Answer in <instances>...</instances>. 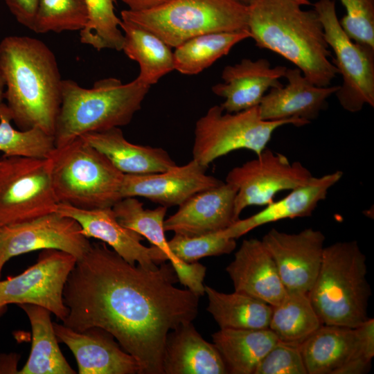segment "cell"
<instances>
[{"instance_id":"obj_1","label":"cell","mask_w":374,"mask_h":374,"mask_svg":"<svg viewBox=\"0 0 374 374\" xmlns=\"http://www.w3.org/2000/svg\"><path fill=\"white\" fill-rule=\"evenodd\" d=\"M131 265L107 244L91 243L65 283L63 324L77 331L100 328L135 359L139 374H163L167 335L193 322L199 296L175 287L172 265Z\"/></svg>"},{"instance_id":"obj_2","label":"cell","mask_w":374,"mask_h":374,"mask_svg":"<svg viewBox=\"0 0 374 374\" xmlns=\"http://www.w3.org/2000/svg\"><path fill=\"white\" fill-rule=\"evenodd\" d=\"M0 71L5 103L17 127H38L54 136L62 80L51 48L34 37L7 36L0 42Z\"/></svg>"},{"instance_id":"obj_3","label":"cell","mask_w":374,"mask_h":374,"mask_svg":"<svg viewBox=\"0 0 374 374\" xmlns=\"http://www.w3.org/2000/svg\"><path fill=\"white\" fill-rule=\"evenodd\" d=\"M248 30L256 46L294 64L318 87H328L338 70L314 10H304L295 0H251Z\"/></svg>"},{"instance_id":"obj_4","label":"cell","mask_w":374,"mask_h":374,"mask_svg":"<svg viewBox=\"0 0 374 374\" xmlns=\"http://www.w3.org/2000/svg\"><path fill=\"white\" fill-rule=\"evenodd\" d=\"M150 87L137 78L123 84L115 78L96 81L90 89L62 80V102L54 133L55 148L89 133L128 125Z\"/></svg>"},{"instance_id":"obj_5","label":"cell","mask_w":374,"mask_h":374,"mask_svg":"<svg viewBox=\"0 0 374 374\" xmlns=\"http://www.w3.org/2000/svg\"><path fill=\"white\" fill-rule=\"evenodd\" d=\"M366 256L355 240L324 247L316 280L308 293L323 325L355 328L368 317L371 290Z\"/></svg>"},{"instance_id":"obj_6","label":"cell","mask_w":374,"mask_h":374,"mask_svg":"<svg viewBox=\"0 0 374 374\" xmlns=\"http://www.w3.org/2000/svg\"><path fill=\"white\" fill-rule=\"evenodd\" d=\"M48 158L59 204L90 210L112 208L122 199L124 174L82 137L55 148Z\"/></svg>"},{"instance_id":"obj_7","label":"cell","mask_w":374,"mask_h":374,"mask_svg":"<svg viewBox=\"0 0 374 374\" xmlns=\"http://www.w3.org/2000/svg\"><path fill=\"white\" fill-rule=\"evenodd\" d=\"M121 16L170 48L203 34L248 30V5L242 0H170L148 10H124Z\"/></svg>"},{"instance_id":"obj_8","label":"cell","mask_w":374,"mask_h":374,"mask_svg":"<svg viewBox=\"0 0 374 374\" xmlns=\"http://www.w3.org/2000/svg\"><path fill=\"white\" fill-rule=\"evenodd\" d=\"M285 125L300 127L307 123L296 119L264 121L258 106L229 113L220 105H214L196 122L193 159L208 168L217 158L238 150L258 155L267 148L274 131Z\"/></svg>"},{"instance_id":"obj_9","label":"cell","mask_w":374,"mask_h":374,"mask_svg":"<svg viewBox=\"0 0 374 374\" xmlns=\"http://www.w3.org/2000/svg\"><path fill=\"white\" fill-rule=\"evenodd\" d=\"M59 204L49 158L0 159V227L54 212Z\"/></svg>"},{"instance_id":"obj_10","label":"cell","mask_w":374,"mask_h":374,"mask_svg":"<svg viewBox=\"0 0 374 374\" xmlns=\"http://www.w3.org/2000/svg\"><path fill=\"white\" fill-rule=\"evenodd\" d=\"M325 38L335 53L332 62L342 77L335 96L341 106L355 113L365 105L374 107V48L352 40L341 28L335 0L314 4Z\"/></svg>"},{"instance_id":"obj_11","label":"cell","mask_w":374,"mask_h":374,"mask_svg":"<svg viewBox=\"0 0 374 374\" xmlns=\"http://www.w3.org/2000/svg\"><path fill=\"white\" fill-rule=\"evenodd\" d=\"M368 325L355 328L322 325L300 344L308 374H361L374 356V331Z\"/></svg>"},{"instance_id":"obj_12","label":"cell","mask_w":374,"mask_h":374,"mask_svg":"<svg viewBox=\"0 0 374 374\" xmlns=\"http://www.w3.org/2000/svg\"><path fill=\"white\" fill-rule=\"evenodd\" d=\"M76 261L73 256L60 250H42L33 265L0 280V317L8 305L33 304L46 308L63 321L69 312L63 291Z\"/></svg>"},{"instance_id":"obj_13","label":"cell","mask_w":374,"mask_h":374,"mask_svg":"<svg viewBox=\"0 0 374 374\" xmlns=\"http://www.w3.org/2000/svg\"><path fill=\"white\" fill-rule=\"evenodd\" d=\"M312 176L301 162H290L284 154L266 148L256 159L232 168L226 177V183L237 188L235 217L240 219L247 206L269 204L279 192L303 185Z\"/></svg>"},{"instance_id":"obj_14","label":"cell","mask_w":374,"mask_h":374,"mask_svg":"<svg viewBox=\"0 0 374 374\" xmlns=\"http://www.w3.org/2000/svg\"><path fill=\"white\" fill-rule=\"evenodd\" d=\"M91 242L73 218L57 211L0 227V277L12 257L30 251L57 249L82 258Z\"/></svg>"},{"instance_id":"obj_15","label":"cell","mask_w":374,"mask_h":374,"mask_svg":"<svg viewBox=\"0 0 374 374\" xmlns=\"http://www.w3.org/2000/svg\"><path fill=\"white\" fill-rule=\"evenodd\" d=\"M261 241L272 257L287 292L308 294L321 264L324 234L312 228L296 233L271 229Z\"/></svg>"},{"instance_id":"obj_16","label":"cell","mask_w":374,"mask_h":374,"mask_svg":"<svg viewBox=\"0 0 374 374\" xmlns=\"http://www.w3.org/2000/svg\"><path fill=\"white\" fill-rule=\"evenodd\" d=\"M206 169L192 159L163 172L124 175L121 197H143L167 208L179 206L195 194L224 183L207 175Z\"/></svg>"},{"instance_id":"obj_17","label":"cell","mask_w":374,"mask_h":374,"mask_svg":"<svg viewBox=\"0 0 374 374\" xmlns=\"http://www.w3.org/2000/svg\"><path fill=\"white\" fill-rule=\"evenodd\" d=\"M53 328L58 342L65 344L75 357L79 374L139 373L135 359L106 330L93 327L77 331L57 323Z\"/></svg>"},{"instance_id":"obj_18","label":"cell","mask_w":374,"mask_h":374,"mask_svg":"<svg viewBox=\"0 0 374 374\" xmlns=\"http://www.w3.org/2000/svg\"><path fill=\"white\" fill-rule=\"evenodd\" d=\"M237 188L228 183L197 193L165 219V231L198 236L223 231L238 219L235 214Z\"/></svg>"},{"instance_id":"obj_19","label":"cell","mask_w":374,"mask_h":374,"mask_svg":"<svg viewBox=\"0 0 374 374\" xmlns=\"http://www.w3.org/2000/svg\"><path fill=\"white\" fill-rule=\"evenodd\" d=\"M284 77L287 84L270 89L258 105L264 121L296 119L309 124L326 108L327 99L339 87L316 86L296 67L287 68Z\"/></svg>"},{"instance_id":"obj_20","label":"cell","mask_w":374,"mask_h":374,"mask_svg":"<svg viewBox=\"0 0 374 374\" xmlns=\"http://www.w3.org/2000/svg\"><path fill=\"white\" fill-rule=\"evenodd\" d=\"M287 67H271L265 58L242 59L239 63L225 66L222 73L223 82L213 86V92L224 98L220 105L223 110L235 113L258 106L271 88L282 85Z\"/></svg>"},{"instance_id":"obj_21","label":"cell","mask_w":374,"mask_h":374,"mask_svg":"<svg viewBox=\"0 0 374 374\" xmlns=\"http://www.w3.org/2000/svg\"><path fill=\"white\" fill-rule=\"evenodd\" d=\"M226 270L235 292L272 307L279 304L287 294L272 257L260 240H244Z\"/></svg>"},{"instance_id":"obj_22","label":"cell","mask_w":374,"mask_h":374,"mask_svg":"<svg viewBox=\"0 0 374 374\" xmlns=\"http://www.w3.org/2000/svg\"><path fill=\"white\" fill-rule=\"evenodd\" d=\"M55 211L75 220L87 238L107 244L131 265L137 263L149 269L158 267L151 258L150 247L141 242L143 237L121 224L112 208L86 210L60 203Z\"/></svg>"},{"instance_id":"obj_23","label":"cell","mask_w":374,"mask_h":374,"mask_svg":"<svg viewBox=\"0 0 374 374\" xmlns=\"http://www.w3.org/2000/svg\"><path fill=\"white\" fill-rule=\"evenodd\" d=\"M342 177L343 172L341 170L321 177L312 176L308 182L291 190L281 199L272 202L247 218L239 219L220 233L224 237L237 239L252 229L268 223L310 216L319 203L326 198L329 190Z\"/></svg>"},{"instance_id":"obj_24","label":"cell","mask_w":374,"mask_h":374,"mask_svg":"<svg viewBox=\"0 0 374 374\" xmlns=\"http://www.w3.org/2000/svg\"><path fill=\"white\" fill-rule=\"evenodd\" d=\"M163 374H224L225 363L214 344L204 340L192 322L167 335L163 357Z\"/></svg>"},{"instance_id":"obj_25","label":"cell","mask_w":374,"mask_h":374,"mask_svg":"<svg viewBox=\"0 0 374 374\" xmlns=\"http://www.w3.org/2000/svg\"><path fill=\"white\" fill-rule=\"evenodd\" d=\"M105 154L124 175H145L167 170L177 164L164 149L134 144L120 127L92 132L82 136Z\"/></svg>"},{"instance_id":"obj_26","label":"cell","mask_w":374,"mask_h":374,"mask_svg":"<svg viewBox=\"0 0 374 374\" xmlns=\"http://www.w3.org/2000/svg\"><path fill=\"white\" fill-rule=\"evenodd\" d=\"M112 209L121 224L145 238L158 249L160 264L170 261L180 283H187L194 277L195 264L179 260L168 247L163 229L167 207L159 206L154 209L145 208L138 199L127 197L119 200Z\"/></svg>"},{"instance_id":"obj_27","label":"cell","mask_w":374,"mask_h":374,"mask_svg":"<svg viewBox=\"0 0 374 374\" xmlns=\"http://www.w3.org/2000/svg\"><path fill=\"white\" fill-rule=\"evenodd\" d=\"M212 337L228 373L233 374H253L262 359L278 341L269 328H224Z\"/></svg>"},{"instance_id":"obj_28","label":"cell","mask_w":374,"mask_h":374,"mask_svg":"<svg viewBox=\"0 0 374 374\" xmlns=\"http://www.w3.org/2000/svg\"><path fill=\"white\" fill-rule=\"evenodd\" d=\"M26 314L32 329V345L20 374H75L61 353L55 333L51 312L33 304L19 305Z\"/></svg>"},{"instance_id":"obj_29","label":"cell","mask_w":374,"mask_h":374,"mask_svg":"<svg viewBox=\"0 0 374 374\" xmlns=\"http://www.w3.org/2000/svg\"><path fill=\"white\" fill-rule=\"evenodd\" d=\"M120 27L124 35L122 51L139 64L140 72L136 78L139 80L151 87L175 70L170 47L155 34L124 19H121Z\"/></svg>"},{"instance_id":"obj_30","label":"cell","mask_w":374,"mask_h":374,"mask_svg":"<svg viewBox=\"0 0 374 374\" xmlns=\"http://www.w3.org/2000/svg\"><path fill=\"white\" fill-rule=\"evenodd\" d=\"M207 310L220 329L269 328L272 306L244 293L226 294L205 286Z\"/></svg>"},{"instance_id":"obj_31","label":"cell","mask_w":374,"mask_h":374,"mask_svg":"<svg viewBox=\"0 0 374 374\" xmlns=\"http://www.w3.org/2000/svg\"><path fill=\"white\" fill-rule=\"evenodd\" d=\"M250 36L249 31L244 30L210 33L193 37L175 48V70L185 75L197 74Z\"/></svg>"},{"instance_id":"obj_32","label":"cell","mask_w":374,"mask_h":374,"mask_svg":"<svg viewBox=\"0 0 374 374\" xmlns=\"http://www.w3.org/2000/svg\"><path fill=\"white\" fill-rule=\"evenodd\" d=\"M322 325L308 294L287 292L272 307L269 328L279 341L300 345Z\"/></svg>"},{"instance_id":"obj_33","label":"cell","mask_w":374,"mask_h":374,"mask_svg":"<svg viewBox=\"0 0 374 374\" xmlns=\"http://www.w3.org/2000/svg\"><path fill=\"white\" fill-rule=\"evenodd\" d=\"M6 103L0 105V151L3 157L48 158L55 148L54 136L40 128L15 129Z\"/></svg>"},{"instance_id":"obj_34","label":"cell","mask_w":374,"mask_h":374,"mask_svg":"<svg viewBox=\"0 0 374 374\" xmlns=\"http://www.w3.org/2000/svg\"><path fill=\"white\" fill-rule=\"evenodd\" d=\"M89 12V20L80 31V42L97 51L109 48L122 51L124 35L121 19L114 12V0H84Z\"/></svg>"},{"instance_id":"obj_35","label":"cell","mask_w":374,"mask_h":374,"mask_svg":"<svg viewBox=\"0 0 374 374\" xmlns=\"http://www.w3.org/2000/svg\"><path fill=\"white\" fill-rule=\"evenodd\" d=\"M88 20L84 0H38L32 30L36 33L81 31Z\"/></svg>"},{"instance_id":"obj_36","label":"cell","mask_w":374,"mask_h":374,"mask_svg":"<svg viewBox=\"0 0 374 374\" xmlns=\"http://www.w3.org/2000/svg\"><path fill=\"white\" fill-rule=\"evenodd\" d=\"M168 244L173 255L188 263L206 256L229 254L236 247L235 239L224 237L220 231L192 237L175 234Z\"/></svg>"},{"instance_id":"obj_37","label":"cell","mask_w":374,"mask_h":374,"mask_svg":"<svg viewBox=\"0 0 374 374\" xmlns=\"http://www.w3.org/2000/svg\"><path fill=\"white\" fill-rule=\"evenodd\" d=\"M346 14L339 24L354 42L374 48V0H340Z\"/></svg>"},{"instance_id":"obj_38","label":"cell","mask_w":374,"mask_h":374,"mask_svg":"<svg viewBox=\"0 0 374 374\" xmlns=\"http://www.w3.org/2000/svg\"><path fill=\"white\" fill-rule=\"evenodd\" d=\"M253 374H308L300 345L278 340L260 362Z\"/></svg>"},{"instance_id":"obj_39","label":"cell","mask_w":374,"mask_h":374,"mask_svg":"<svg viewBox=\"0 0 374 374\" xmlns=\"http://www.w3.org/2000/svg\"><path fill=\"white\" fill-rule=\"evenodd\" d=\"M5 2L16 20L32 30L38 0H5Z\"/></svg>"},{"instance_id":"obj_40","label":"cell","mask_w":374,"mask_h":374,"mask_svg":"<svg viewBox=\"0 0 374 374\" xmlns=\"http://www.w3.org/2000/svg\"><path fill=\"white\" fill-rule=\"evenodd\" d=\"M132 11H145L160 6L170 0H121Z\"/></svg>"},{"instance_id":"obj_41","label":"cell","mask_w":374,"mask_h":374,"mask_svg":"<svg viewBox=\"0 0 374 374\" xmlns=\"http://www.w3.org/2000/svg\"><path fill=\"white\" fill-rule=\"evenodd\" d=\"M4 91H5V82L3 78L0 71V105L3 103L4 100Z\"/></svg>"},{"instance_id":"obj_42","label":"cell","mask_w":374,"mask_h":374,"mask_svg":"<svg viewBox=\"0 0 374 374\" xmlns=\"http://www.w3.org/2000/svg\"><path fill=\"white\" fill-rule=\"evenodd\" d=\"M301 6L310 5V2L309 0H295Z\"/></svg>"},{"instance_id":"obj_43","label":"cell","mask_w":374,"mask_h":374,"mask_svg":"<svg viewBox=\"0 0 374 374\" xmlns=\"http://www.w3.org/2000/svg\"><path fill=\"white\" fill-rule=\"evenodd\" d=\"M244 3L248 4L251 0H242Z\"/></svg>"}]
</instances>
